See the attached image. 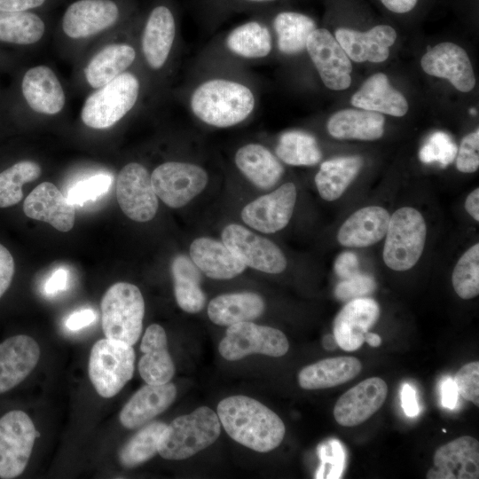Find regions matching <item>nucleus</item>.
Segmentation results:
<instances>
[{
    "mask_svg": "<svg viewBox=\"0 0 479 479\" xmlns=\"http://www.w3.org/2000/svg\"><path fill=\"white\" fill-rule=\"evenodd\" d=\"M96 318L97 315L92 310H80L67 318L66 326L71 331H77L90 325Z\"/></svg>",
    "mask_w": 479,
    "mask_h": 479,
    "instance_id": "nucleus-52",
    "label": "nucleus"
},
{
    "mask_svg": "<svg viewBox=\"0 0 479 479\" xmlns=\"http://www.w3.org/2000/svg\"><path fill=\"white\" fill-rule=\"evenodd\" d=\"M323 346L326 349H334L338 346L337 342H336L334 334L326 335L324 337V339H323Z\"/></svg>",
    "mask_w": 479,
    "mask_h": 479,
    "instance_id": "nucleus-60",
    "label": "nucleus"
},
{
    "mask_svg": "<svg viewBox=\"0 0 479 479\" xmlns=\"http://www.w3.org/2000/svg\"><path fill=\"white\" fill-rule=\"evenodd\" d=\"M38 432L30 419L20 410L0 419V477L15 478L25 470Z\"/></svg>",
    "mask_w": 479,
    "mask_h": 479,
    "instance_id": "nucleus-9",
    "label": "nucleus"
},
{
    "mask_svg": "<svg viewBox=\"0 0 479 479\" xmlns=\"http://www.w3.org/2000/svg\"><path fill=\"white\" fill-rule=\"evenodd\" d=\"M195 265L214 279H229L240 274L246 265L224 244L210 238H198L190 246Z\"/></svg>",
    "mask_w": 479,
    "mask_h": 479,
    "instance_id": "nucleus-28",
    "label": "nucleus"
},
{
    "mask_svg": "<svg viewBox=\"0 0 479 479\" xmlns=\"http://www.w3.org/2000/svg\"><path fill=\"white\" fill-rule=\"evenodd\" d=\"M375 287L373 277L357 273L340 282L335 288V295L343 301L353 300L371 294Z\"/></svg>",
    "mask_w": 479,
    "mask_h": 479,
    "instance_id": "nucleus-48",
    "label": "nucleus"
},
{
    "mask_svg": "<svg viewBox=\"0 0 479 479\" xmlns=\"http://www.w3.org/2000/svg\"><path fill=\"white\" fill-rule=\"evenodd\" d=\"M14 274V260L10 251L0 244V298L10 287Z\"/></svg>",
    "mask_w": 479,
    "mask_h": 479,
    "instance_id": "nucleus-50",
    "label": "nucleus"
},
{
    "mask_svg": "<svg viewBox=\"0 0 479 479\" xmlns=\"http://www.w3.org/2000/svg\"><path fill=\"white\" fill-rule=\"evenodd\" d=\"M252 2H266V1H273V0H247Z\"/></svg>",
    "mask_w": 479,
    "mask_h": 479,
    "instance_id": "nucleus-62",
    "label": "nucleus"
},
{
    "mask_svg": "<svg viewBox=\"0 0 479 479\" xmlns=\"http://www.w3.org/2000/svg\"><path fill=\"white\" fill-rule=\"evenodd\" d=\"M252 90L236 81L214 78L198 85L190 98L192 114L202 122L228 128L245 121L254 111Z\"/></svg>",
    "mask_w": 479,
    "mask_h": 479,
    "instance_id": "nucleus-2",
    "label": "nucleus"
},
{
    "mask_svg": "<svg viewBox=\"0 0 479 479\" xmlns=\"http://www.w3.org/2000/svg\"><path fill=\"white\" fill-rule=\"evenodd\" d=\"M306 50L326 87L334 90L349 87L351 61L327 29L316 28L308 37Z\"/></svg>",
    "mask_w": 479,
    "mask_h": 479,
    "instance_id": "nucleus-13",
    "label": "nucleus"
},
{
    "mask_svg": "<svg viewBox=\"0 0 479 479\" xmlns=\"http://www.w3.org/2000/svg\"><path fill=\"white\" fill-rule=\"evenodd\" d=\"M456 167L463 173H473L479 167V130L471 132L461 140L456 155Z\"/></svg>",
    "mask_w": 479,
    "mask_h": 479,
    "instance_id": "nucleus-47",
    "label": "nucleus"
},
{
    "mask_svg": "<svg viewBox=\"0 0 479 479\" xmlns=\"http://www.w3.org/2000/svg\"><path fill=\"white\" fill-rule=\"evenodd\" d=\"M138 372L147 384H164L172 379L175 365L168 350L165 330L158 324L150 325L142 338Z\"/></svg>",
    "mask_w": 479,
    "mask_h": 479,
    "instance_id": "nucleus-26",
    "label": "nucleus"
},
{
    "mask_svg": "<svg viewBox=\"0 0 479 479\" xmlns=\"http://www.w3.org/2000/svg\"><path fill=\"white\" fill-rule=\"evenodd\" d=\"M420 65L428 75L447 79L459 91L468 92L475 84L468 55L455 43L446 42L428 48Z\"/></svg>",
    "mask_w": 479,
    "mask_h": 479,
    "instance_id": "nucleus-17",
    "label": "nucleus"
},
{
    "mask_svg": "<svg viewBox=\"0 0 479 479\" xmlns=\"http://www.w3.org/2000/svg\"><path fill=\"white\" fill-rule=\"evenodd\" d=\"M45 25L35 13L0 11V41L15 44H33L43 35Z\"/></svg>",
    "mask_w": 479,
    "mask_h": 479,
    "instance_id": "nucleus-39",
    "label": "nucleus"
},
{
    "mask_svg": "<svg viewBox=\"0 0 479 479\" xmlns=\"http://www.w3.org/2000/svg\"><path fill=\"white\" fill-rule=\"evenodd\" d=\"M389 212L379 206L362 208L350 215L341 225L337 240L344 247H365L385 237Z\"/></svg>",
    "mask_w": 479,
    "mask_h": 479,
    "instance_id": "nucleus-25",
    "label": "nucleus"
},
{
    "mask_svg": "<svg viewBox=\"0 0 479 479\" xmlns=\"http://www.w3.org/2000/svg\"><path fill=\"white\" fill-rule=\"evenodd\" d=\"M469 113H470L471 114H476V111H475V108H471V109L469 110Z\"/></svg>",
    "mask_w": 479,
    "mask_h": 479,
    "instance_id": "nucleus-61",
    "label": "nucleus"
},
{
    "mask_svg": "<svg viewBox=\"0 0 479 479\" xmlns=\"http://www.w3.org/2000/svg\"><path fill=\"white\" fill-rule=\"evenodd\" d=\"M135 351L121 341L100 339L90 350L88 373L97 393L105 398L118 394L132 378Z\"/></svg>",
    "mask_w": 479,
    "mask_h": 479,
    "instance_id": "nucleus-6",
    "label": "nucleus"
},
{
    "mask_svg": "<svg viewBox=\"0 0 479 479\" xmlns=\"http://www.w3.org/2000/svg\"><path fill=\"white\" fill-rule=\"evenodd\" d=\"M380 316L378 303L366 297L350 300L336 315L334 336L338 346L346 351L359 349L365 334L377 322Z\"/></svg>",
    "mask_w": 479,
    "mask_h": 479,
    "instance_id": "nucleus-18",
    "label": "nucleus"
},
{
    "mask_svg": "<svg viewBox=\"0 0 479 479\" xmlns=\"http://www.w3.org/2000/svg\"><path fill=\"white\" fill-rule=\"evenodd\" d=\"M23 210L29 218L46 222L59 232L70 231L75 224V205L51 182L41 183L27 195Z\"/></svg>",
    "mask_w": 479,
    "mask_h": 479,
    "instance_id": "nucleus-20",
    "label": "nucleus"
},
{
    "mask_svg": "<svg viewBox=\"0 0 479 479\" xmlns=\"http://www.w3.org/2000/svg\"><path fill=\"white\" fill-rule=\"evenodd\" d=\"M275 152L279 159L293 166H312L322 158L315 137L299 130L283 133Z\"/></svg>",
    "mask_w": 479,
    "mask_h": 479,
    "instance_id": "nucleus-41",
    "label": "nucleus"
},
{
    "mask_svg": "<svg viewBox=\"0 0 479 479\" xmlns=\"http://www.w3.org/2000/svg\"><path fill=\"white\" fill-rule=\"evenodd\" d=\"M176 397V386L169 381L158 385L146 383L123 405L120 422L129 429L140 428L169 408Z\"/></svg>",
    "mask_w": 479,
    "mask_h": 479,
    "instance_id": "nucleus-23",
    "label": "nucleus"
},
{
    "mask_svg": "<svg viewBox=\"0 0 479 479\" xmlns=\"http://www.w3.org/2000/svg\"><path fill=\"white\" fill-rule=\"evenodd\" d=\"M220 433L217 413L200 406L166 426L159 439L158 453L166 459H185L211 445Z\"/></svg>",
    "mask_w": 479,
    "mask_h": 479,
    "instance_id": "nucleus-3",
    "label": "nucleus"
},
{
    "mask_svg": "<svg viewBox=\"0 0 479 479\" xmlns=\"http://www.w3.org/2000/svg\"><path fill=\"white\" fill-rule=\"evenodd\" d=\"M139 82L130 72H123L87 98L81 112L83 123L93 129L114 126L135 106Z\"/></svg>",
    "mask_w": 479,
    "mask_h": 479,
    "instance_id": "nucleus-7",
    "label": "nucleus"
},
{
    "mask_svg": "<svg viewBox=\"0 0 479 479\" xmlns=\"http://www.w3.org/2000/svg\"><path fill=\"white\" fill-rule=\"evenodd\" d=\"M363 159L360 156H345L324 161L315 177L319 195L327 201L339 199L356 178Z\"/></svg>",
    "mask_w": 479,
    "mask_h": 479,
    "instance_id": "nucleus-35",
    "label": "nucleus"
},
{
    "mask_svg": "<svg viewBox=\"0 0 479 479\" xmlns=\"http://www.w3.org/2000/svg\"><path fill=\"white\" fill-rule=\"evenodd\" d=\"M38 343L30 336L18 334L0 343V394L20 384L36 366Z\"/></svg>",
    "mask_w": 479,
    "mask_h": 479,
    "instance_id": "nucleus-22",
    "label": "nucleus"
},
{
    "mask_svg": "<svg viewBox=\"0 0 479 479\" xmlns=\"http://www.w3.org/2000/svg\"><path fill=\"white\" fill-rule=\"evenodd\" d=\"M296 194L295 185L291 182L286 183L246 205L241 211V218L256 231L276 232L286 227L290 221Z\"/></svg>",
    "mask_w": 479,
    "mask_h": 479,
    "instance_id": "nucleus-14",
    "label": "nucleus"
},
{
    "mask_svg": "<svg viewBox=\"0 0 479 479\" xmlns=\"http://www.w3.org/2000/svg\"><path fill=\"white\" fill-rule=\"evenodd\" d=\"M136 51L127 43H113L98 52L84 68L88 83L98 89L122 74L135 60Z\"/></svg>",
    "mask_w": 479,
    "mask_h": 479,
    "instance_id": "nucleus-34",
    "label": "nucleus"
},
{
    "mask_svg": "<svg viewBox=\"0 0 479 479\" xmlns=\"http://www.w3.org/2000/svg\"><path fill=\"white\" fill-rule=\"evenodd\" d=\"M353 106L380 114L401 117L408 111L404 96L394 89L383 73L370 76L352 96Z\"/></svg>",
    "mask_w": 479,
    "mask_h": 479,
    "instance_id": "nucleus-29",
    "label": "nucleus"
},
{
    "mask_svg": "<svg viewBox=\"0 0 479 479\" xmlns=\"http://www.w3.org/2000/svg\"><path fill=\"white\" fill-rule=\"evenodd\" d=\"M467 212L476 221H479V189L475 188L467 197L465 201Z\"/></svg>",
    "mask_w": 479,
    "mask_h": 479,
    "instance_id": "nucleus-58",
    "label": "nucleus"
},
{
    "mask_svg": "<svg viewBox=\"0 0 479 479\" xmlns=\"http://www.w3.org/2000/svg\"><path fill=\"white\" fill-rule=\"evenodd\" d=\"M428 479L479 478V443L463 436L439 446L434 455V467L427 473Z\"/></svg>",
    "mask_w": 479,
    "mask_h": 479,
    "instance_id": "nucleus-16",
    "label": "nucleus"
},
{
    "mask_svg": "<svg viewBox=\"0 0 479 479\" xmlns=\"http://www.w3.org/2000/svg\"><path fill=\"white\" fill-rule=\"evenodd\" d=\"M222 240L246 266L271 274L280 273L287 267V259L277 245L241 225H227Z\"/></svg>",
    "mask_w": 479,
    "mask_h": 479,
    "instance_id": "nucleus-11",
    "label": "nucleus"
},
{
    "mask_svg": "<svg viewBox=\"0 0 479 479\" xmlns=\"http://www.w3.org/2000/svg\"><path fill=\"white\" fill-rule=\"evenodd\" d=\"M151 181L157 197L167 206L177 208L186 205L204 190L208 174L199 165L167 161L154 169Z\"/></svg>",
    "mask_w": 479,
    "mask_h": 479,
    "instance_id": "nucleus-10",
    "label": "nucleus"
},
{
    "mask_svg": "<svg viewBox=\"0 0 479 479\" xmlns=\"http://www.w3.org/2000/svg\"><path fill=\"white\" fill-rule=\"evenodd\" d=\"M45 0H0V11L24 12L42 5Z\"/></svg>",
    "mask_w": 479,
    "mask_h": 479,
    "instance_id": "nucleus-54",
    "label": "nucleus"
},
{
    "mask_svg": "<svg viewBox=\"0 0 479 479\" xmlns=\"http://www.w3.org/2000/svg\"><path fill=\"white\" fill-rule=\"evenodd\" d=\"M67 280L68 272L67 270L62 268L56 270L44 285L45 293L48 294H54L59 291L66 290Z\"/></svg>",
    "mask_w": 479,
    "mask_h": 479,
    "instance_id": "nucleus-53",
    "label": "nucleus"
},
{
    "mask_svg": "<svg viewBox=\"0 0 479 479\" xmlns=\"http://www.w3.org/2000/svg\"><path fill=\"white\" fill-rule=\"evenodd\" d=\"M289 349L286 335L279 329L245 321L229 326L219 343L221 356L229 361L250 354L282 357Z\"/></svg>",
    "mask_w": 479,
    "mask_h": 479,
    "instance_id": "nucleus-8",
    "label": "nucleus"
},
{
    "mask_svg": "<svg viewBox=\"0 0 479 479\" xmlns=\"http://www.w3.org/2000/svg\"><path fill=\"white\" fill-rule=\"evenodd\" d=\"M402 404L407 416L414 417L419 413V405L416 399L415 390L409 384H405L403 387Z\"/></svg>",
    "mask_w": 479,
    "mask_h": 479,
    "instance_id": "nucleus-55",
    "label": "nucleus"
},
{
    "mask_svg": "<svg viewBox=\"0 0 479 479\" xmlns=\"http://www.w3.org/2000/svg\"><path fill=\"white\" fill-rule=\"evenodd\" d=\"M217 416L227 434L237 443L258 452H268L282 442V420L257 400L232 396L220 401Z\"/></svg>",
    "mask_w": 479,
    "mask_h": 479,
    "instance_id": "nucleus-1",
    "label": "nucleus"
},
{
    "mask_svg": "<svg viewBox=\"0 0 479 479\" xmlns=\"http://www.w3.org/2000/svg\"><path fill=\"white\" fill-rule=\"evenodd\" d=\"M41 175V167L35 161L17 162L0 173V208H8L19 203L23 198L24 184L36 180Z\"/></svg>",
    "mask_w": 479,
    "mask_h": 479,
    "instance_id": "nucleus-42",
    "label": "nucleus"
},
{
    "mask_svg": "<svg viewBox=\"0 0 479 479\" xmlns=\"http://www.w3.org/2000/svg\"><path fill=\"white\" fill-rule=\"evenodd\" d=\"M318 455L322 460L318 471L317 472L316 478H322L325 471L328 467L327 475L326 478H338L342 474V457L343 453L340 444L336 441L325 444L318 447Z\"/></svg>",
    "mask_w": 479,
    "mask_h": 479,
    "instance_id": "nucleus-49",
    "label": "nucleus"
},
{
    "mask_svg": "<svg viewBox=\"0 0 479 479\" xmlns=\"http://www.w3.org/2000/svg\"><path fill=\"white\" fill-rule=\"evenodd\" d=\"M458 390L453 380L446 379L441 386L442 404L448 408L453 409L458 400Z\"/></svg>",
    "mask_w": 479,
    "mask_h": 479,
    "instance_id": "nucleus-56",
    "label": "nucleus"
},
{
    "mask_svg": "<svg viewBox=\"0 0 479 479\" xmlns=\"http://www.w3.org/2000/svg\"><path fill=\"white\" fill-rule=\"evenodd\" d=\"M263 298L252 292L224 294L215 297L208 306L209 319L219 326L252 321L263 314Z\"/></svg>",
    "mask_w": 479,
    "mask_h": 479,
    "instance_id": "nucleus-33",
    "label": "nucleus"
},
{
    "mask_svg": "<svg viewBox=\"0 0 479 479\" xmlns=\"http://www.w3.org/2000/svg\"><path fill=\"white\" fill-rule=\"evenodd\" d=\"M388 386L380 377H371L359 382L342 394L334 407V416L343 427L357 426L383 404Z\"/></svg>",
    "mask_w": 479,
    "mask_h": 479,
    "instance_id": "nucleus-15",
    "label": "nucleus"
},
{
    "mask_svg": "<svg viewBox=\"0 0 479 479\" xmlns=\"http://www.w3.org/2000/svg\"><path fill=\"white\" fill-rule=\"evenodd\" d=\"M365 342L371 347L376 348L381 344V338L377 334L366 332L365 334Z\"/></svg>",
    "mask_w": 479,
    "mask_h": 479,
    "instance_id": "nucleus-59",
    "label": "nucleus"
},
{
    "mask_svg": "<svg viewBox=\"0 0 479 479\" xmlns=\"http://www.w3.org/2000/svg\"><path fill=\"white\" fill-rule=\"evenodd\" d=\"M235 164L251 183L262 189L274 186L284 172L279 160L260 144H247L239 148Z\"/></svg>",
    "mask_w": 479,
    "mask_h": 479,
    "instance_id": "nucleus-32",
    "label": "nucleus"
},
{
    "mask_svg": "<svg viewBox=\"0 0 479 479\" xmlns=\"http://www.w3.org/2000/svg\"><path fill=\"white\" fill-rule=\"evenodd\" d=\"M161 421L148 422L122 447L118 458L121 465L127 468L136 467L158 453L160 436L166 428Z\"/></svg>",
    "mask_w": 479,
    "mask_h": 479,
    "instance_id": "nucleus-40",
    "label": "nucleus"
},
{
    "mask_svg": "<svg viewBox=\"0 0 479 479\" xmlns=\"http://www.w3.org/2000/svg\"><path fill=\"white\" fill-rule=\"evenodd\" d=\"M176 35V23L166 6L155 7L150 13L142 35V51L148 66L160 69L166 63Z\"/></svg>",
    "mask_w": 479,
    "mask_h": 479,
    "instance_id": "nucleus-27",
    "label": "nucleus"
},
{
    "mask_svg": "<svg viewBox=\"0 0 479 479\" xmlns=\"http://www.w3.org/2000/svg\"><path fill=\"white\" fill-rule=\"evenodd\" d=\"M225 44L233 54L244 59H262L272 49L271 35L263 24L249 21L233 28L226 36Z\"/></svg>",
    "mask_w": 479,
    "mask_h": 479,
    "instance_id": "nucleus-38",
    "label": "nucleus"
},
{
    "mask_svg": "<svg viewBox=\"0 0 479 479\" xmlns=\"http://www.w3.org/2000/svg\"><path fill=\"white\" fill-rule=\"evenodd\" d=\"M113 182L108 174H98L74 185L67 199L73 205H82L88 200H95L107 192Z\"/></svg>",
    "mask_w": 479,
    "mask_h": 479,
    "instance_id": "nucleus-45",
    "label": "nucleus"
},
{
    "mask_svg": "<svg viewBox=\"0 0 479 479\" xmlns=\"http://www.w3.org/2000/svg\"><path fill=\"white\" fill-rule=\"evenodd\" d=\"M116 197L122 212L131 220L147 222L158 210V197L151 175L140 163L125 165L117 176Z\"/></svg>",
    "mask_w": 479,
    "mask_h": 479,
    "instance_id": "nucleus-12",
    "label": "nucleus"
},
{
    "mask_svg": "<svg viewBox=\"0 0 479 479\" xmlns=\"http://www.w3.org/2000/svg\"><path fill=\"white\" fill-rule=\"evenodd\" d=\"M102 329L106 338L133 346L143 327L145 302L139 288L128 282L111 286L101 300Z\"/></svg>",
    "mask_w": 479,
    "mask_h": 479,
    "instance_id": "nucleus-4",
    "label": "nucleus"
},
{
    "mask_svg": "<svg viewBox=\"0 0 479 479\" xmlns=\"http://www.w3.org/2000/svg\"><path fill=\"white\" fill-rule=\"evenodd\" d=\"M21 90L27 103L35 112L56 114L65 106L63 88L55 73L47 66L28 69L23 76Z\"/></svg>",
    "mask_w": 479,
    "mask_h": 479,
    "instance_id": "nucleus-24",
    "label": "nucleus"
},
{
    "mask_svg": "<svg viewBox=\"0 0 479 479\" xmlns=\"http://www.w3.org/2000/svg\"><path fill=\"white\" fill-rule=\"evenodd\" d=\"M418 0H381L389 11L397 13H404L412 11Z\"/></svg>",
    "mask_w": 479,
    "mask_h": 479,
    "instance_id": "nucleus-57",
    "label": "nucleus"
},
{
    "mask_svg": "<svg viewBox=\"0 0 479 479\" xmlns=\"http://www.w3.org/2000/svg\"><path fill=\"white\" fill-rule=\"evenodd\" d=\"M118 17V7L111 0H79L67 9L62 28L71 38H85L110 27Z\"/></svg>",
    "mask_w": 479,
    "mask_h": 479,
    "instance_id": "nucleus-19",
    "label": "nucleus"
},
{
    "mask_svg": "<svg viewBox=\"0 0 479 479\" xmlns=\"http://www.w3.org/2000/svg\"><path fill=\"white\" fill-rule=\"evenodd\" d=\"M334 37L350 60L380 63L388 59L397 32L389 25H378L366 32L341 27Z\"/></svg>",
    "mask_w": 479,
    "mask_h": 479,
    "instance_id": "nucleus-21",
    "label": "nucleus"
},
{
    "mask_svg": "<svg viewBox=\"0 0 479 479\" xmlns=\"http://www.w3.org/2000/svg\"><path fill=\"white\" fill-rule=\"evenodd\" d=\"M382 257L391 270L412 268L420 258L427 236L424 217L417 209L404 207L389 218Z\"/></svg>",
    "mask_w": 479,
    "mask_h": 479,
    "instance_id": "nucleus-5",
    "label": "nucleus"
},
{
    "mask_svg": "<svg viewBox=\"0 0 479 479\" xmlns=\"http://www.w3.org/2000/svg\"><path fill=\"white\" fill-rule=\"evenodd\" d=\"M361 370V362L354 357H330L303 367L297 379L303 389H322L343 384Z\"/></svg>",
    "mask_w": 479,
    "mask_h": 479,
    "instance_id": "nucleus-30",
    "label": "nucleus"
},
{
    "mask_svg": "<svg viewBox=\"0 0 479 479\" xmlns=\"http://www.w3.org/2000/svg\"><path fill=\"white\" fill-rule=\"evenodd\" d=\"M279 51L286 55H294L306 49L310 35L317 28L315 21L309 16L283 12L273 20Z\"/></svg>",
    "mask_w": 479,
    "mask_h": 479,
    "instance_id": "nucleus-37",
    "label": "nucleus"
},
{
    "mask_svg": "<svg viewBox=\"0 0 479 479\" xmlns=\"http://www.w3.org/2000/svg\"><path fill=\"white\" fill-rule=\"evenodd\" d=\"M458 147L449 135L443 131L433 133L419 153L424 163L439 162L442 166L452 163L457 155Z\"/></svg>",
    "mask_w": 479,
    "mask_h": 479,
    "instance_id": "nucleus-44",
    "label": "nucleus"
},
{
    "mask_svg": "<svg viewBox=\"0 0 479 479\" xmlns=\"http://www.w3.org/2000/svg\"><path fill=\"white\" fill-rule=\"evenodd\" d=\"M385 119L380 113L365 109H343L334 114L326 127L337 139L376 140L384 132Z\"/></svg>",
    "mask_w": 479,
    "mask_h": 479,
    "instance_id": "nucleus-31",
    "label": "nucleus"
},
{
    "mask_svg": "<svg viewBox=\"0 0 479 479\" xmlns=\"http://www.w3.org/2000/svg\"><path fill=\"white\" fill-rule=\"evenodd\" d=\"M358 259L354 253L344 252L335 260L334 271L342 279H347L359 273Z\"/></svg>",
    "mask_w": 479,
    "mask_h": 479,
    "instance_id": "nucleus-51",
    "label": "nucleus"
},
{
    "mask_svg": "<svg viewBox=\"0 0 479 479\" xmlns=\"http://www.w3.org/2000/svg\"><path fill=\"white\" fill-rule=\"evenodd\" d=\"M458 393L466 400L479 406V362L464 365L454 375Z\"/></svg>",
    "mask_w": 479,
    "mask_h": 479,
    "instance_id": "nucleus-46",
    "label": "nucleus"
},
{
    "mask_svg": "<svg viewBox=\"0 0 479 479\" xmlns=\"http://www.w3.org/2000/svg\"><path fill=\"white\" fill-rule=\"evenodd\" d=\"M171 272L178 306L188 313L200 311L205 305L206 296L200 288L199 268L188 256L179 255L172 261Z\"/></svg>",
    "mask_w": 479,
    "mask_h": 479,
    "instance_id": "nucleus-36",
    "label": "nucleus"
},
{
    "mask_svg": "<svg viewBox=\"0 0 479 479\" xmlns=\"http://www.w3.org/2000/svg\"><path fill=\"white\" fill-rule=\"evenodd\" d=\"M452 287L462 299L479 294V244L468 248L457 262L452 275Z\"/></svg>",
    "mask_w": 479,
    "mask_h": 479,
    "instance_id": "nucleus-43",
    "label": "nucleus"
}]
</instances>
